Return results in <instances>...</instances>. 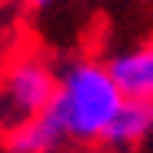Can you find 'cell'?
I'll return each mask as SVG.
<instances>
[{
	"label": "cell",
	"mask_w": 153,
	"mask_h": 153,
	"mask_svg": "<svg viewBox=\"0 0 153 153\" xmlns=\"http://www.w3.org/2000/svg\"><path fill=\"white\" fill-rule=\"evenodd\" d=\"M123 100L126 97L117 87L107 60L93 53H80L60 67L57 93L47 113L53 117L63 143L100 146Z\"/></svg>",
	"instance_id": "6da1fadb"
},
{
	"label": "cell",
	"mask_w": 153,
	"mask_h": 153,
	"mask_svg": "<svg viewBox=\"0 0 153 153\" xmlns=\"http://www.w3.org/2000/svg\"><path fill=\"white\" fill-rule=\"evenodd\" d=\"M60 67L37 47H17L0 63V110L7 123L40 117L50 110L57 93Z\"/></svg>",
	"instance_id": "7a4b0ae2"
},
{
	"label": "cell",
	"mask_w": 153,
	"mask_h": 153,
	"mask_svg": "<svg viewBox=\"0 0 153 153\" xmlns=\"http://www.w3.org/2000/svg\"><path fill=\"white\" fill-rule=\"evenodd\" d=\"M107 67L126 100H153V33L107 57Z\"/></svg>",
	"instance_id": "3957f363"
},
{
	"label": "cell",
	"mask_w": 153,
	"mask_h": 153,
	"mask_svg": "<svg viewBox=\"0 0 153 153\" xmlns=\"http://www.w3.org/2000/svg\"><path fill=\"white\" fill-rule=\"evenodd\" d=\"M150 133H153V100H123L100 146L107 153H130Z\"/></svg>",
	"instance_id": "277c9868"
},
{
	"label": "cell",
	"mask_w": 153,
	"mask_h": 153,
	"mask_svg": "<svg viewBox=\"0 0 153 153\" xmlns=\"http://www.w3.org/2000/svg\"><path fill=\"white\" fill-rule=\"evenodd\" d=\"M0 146L4 153H57L63 146V137L57 130V123L50 113L13 120L0 133Z\"/></svg>",
	"instance_id": "5b68a950"
},
{
	"label": "cell",
	"mask_w": 153,
	"mask_h": 153,
	"mask_svg": "<svg viewBox=\"0 0 153 153\" xmlns=\"http://www.w3.org/2000/svg\"><path fill=\"white\" fill-rule=\"evenodd\" d=\"M20 7H27V10H43V7H50L53 0H17Z\"/></svg>",
	"instance_id": "8992f818"
},
{
	"label": "cell",
	"mask_w": 153,
	"mask_h": 153,
	"mask_svg": "<svg viewBox=\"0 0 153 153\" xmlns=\"http://www.w3.org/2000/svg\"><path fill=\"white\" fill-rule=\"evenodd\" d=\"M0 40H4V0H0Z\"/></svg>",
	"instance_id": "52a82bcc"
}]
</instances>
